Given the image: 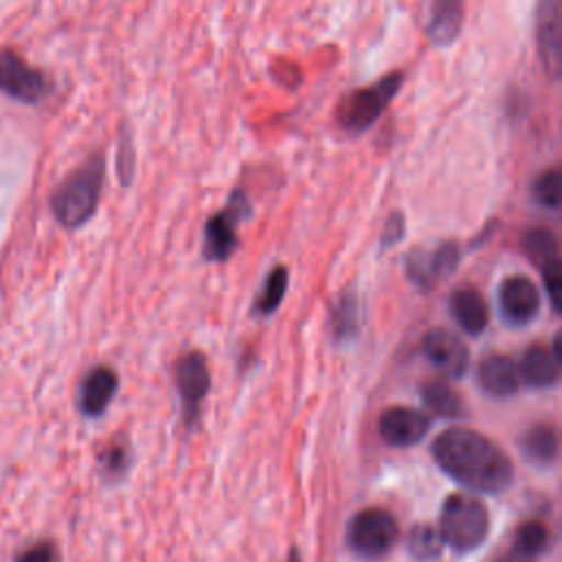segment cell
I'll return each instance as SVG.
<instances>
[{
    "instance_id": "6da1fadb",
    "label": "cell",
    "mask_w": 562,
    "mask_h": 562,
    "mask_svg": "<svg viewBox=\"0 0 562 562\" xmlns=\"http://www.w3.org/2000/svg\"><path fill=\"white\" fill-rule=\"evenodd\" d=\"M430 452L439 470L465 490L501 494L514 483L512 459L479 430L446 428L432 441Z\"/></svg>"
},
{
    "instance_id": "7a4b0ae2",
    "label": "cell",
    "mask_w": 562,
    "mask_h": 562,
    "mask_svg": "<svg viewBox=\"0 0 562 562\" xmlns=\"http://www.w3.org/2000/svg\"><path fill=\"white\" fill-rule=\"evenodd\" d=\"M105 182L103 154L88 156L75 167L50 195V211L64 228H81L94 213Z\"/></svg>"
},
{
    "instance_id": "3957f363",
    "label": "cell",
    "mask_w": 562,
    "mask_h": 562,
    "mask_svg": "<svg viewBox=\"0 0 562 562\" xmlns=\"http://www.w3.org/2000/svg\"><path fill=\"white\" fill-rule=\"evenodd\" d=\"M406 81L404 70H391L367 86L347 90L336 105L334 125L347 136H362L389 110Z\"/></svg>"
},
{
    "instance_id": "277c9868",
    "label": "cell",
    "mask_w": 562,
    "mask_h": 562,
    "mask_svg": "<svg viewBox=\"0 0 562 562\" xmlns=\"http://www.w3.org/2000/svg\"><path fill=\"white\" fill-rule=\"evenodd\" d=\"M439 533L443 544L457 553L479 549L490 533V512L472 494H450L439 512Z\"/></svg>"
},
{
    "instance_id": "5b68a950",
    "label": "cell",
    "mask_w": 562,
    "mask_h": 562,
    "mask_svg": "<svg viewBox=\"0 0 562 562\" xmlns=\"http://www.w3.org/2000/svg\"><path fill=\"white\" fill-rule=\"evenodd\" d=\"M250 213L252 206L248 195L241 189H235L226 204L209 215L202 233V255L206 261H226L237 250V226L250 217Z\"/></svg>"
},
{
    "instance_id": "8992f818",
    "label": "cell",
    "mask_w": 562,
    "mask_h": 562,
    "mask_svg": "<svg viewBox=\"0 0 562 562\" xmlns=\"http://www.w3.org/2000/svg\"><path fill=\"white\" fill-rule=\"evenodd\" d=\"M400 538V525L395 516L382 507L360 509L347 527L349 547L369 560L382 558L393 549Z\"/></svg>"
},
{
    "instance_id": "52a82bcc",
    "label": "cell",
    "mask_w": 562,
    "mask_h": 562,
    "mask_svg": "<svg viewBox=\"0 0 562 562\" xmlns=\"http://www.w3.org/2000/svg\"><path fill=\"white\" fill-rule=\"evenodd\" d=\"M53 90V81L46 72L31 66L13 48L0 50V92L18 103L35 105Z\"/></svg>"
},
{
    "instance_id": "ba28073f",
    "label": "cell",
    "mask_w": 562,
    "mask_h": 562,
    "mask_svg": "<svg viewBox=\"0 0 562 562\" xmlns=\"http://www.w3.org/2000/svg\"><path fill=\"white\" fill-rule=\"evenodd\" d=\"M562 0H536L533 9V40L542 72L560 79V42H562Z\"/></svg>"
},
{
    "instance_id": "9c48e42d",
    "label": "cell",
    "mask_w": 562,
    "mask_h": 562,
    "mask_svg": "<svg viewBox=\"0 0 562 562\" xmlns=\"http://www.w3.org/2000/svg\"><path fill=\"white\" fill-rule=\"evenodd\" d=\"M176 386L182 406V419L187 426H193L200 417V406L211 389V373L204 353L189 351L176 362Z\"/></svg>"
},
{
    "instance_id": "30bf717a",
    "label": "cell",
    "mask_w": 562,
    "mask_h": 562,
    "mask_svg": "<svg viewBox=\"0 0 562 562\" xmlns=\"http://www.w3.org/2000/svg\"><path fill=\"white\" fill-rule=\"evenodd\" d=\"M461 250L459 244L446 239L435 248H413L406 255V274L422 290H430L437 281L450 277L459 266Z\"/></svg>"
},
{
    "instance_id": "8fae6325",
    "label": "cell",
    "mask_w": 562,
    "mask_h": 562,
    "mask_svg": "<svg viewBox=\"0 0 562 562\" xmlns=\"http://www.w3.org/2000/svg\"><path fill=\"white\" fill-rule=\"evenodd\" d=\"M422 353L426 360L448 378H461L470 364V351L465 342L450 329L435 327L422 338Z\"/></svg>"
},
{
    "instance_id": "7c38bea8",
    "label": "cell",
    "mask_w": 562,
    "mask_h": 562,
    "mask_svg": "<svg viewBox=\"0 0 562 562\" xmlns=\"http://www.w3.org/2000/svg\"><path fill=\"white\" fill-rule=\"evenodd\" d=\"M498 307L509 325H527L540 312V292L525 274H512L498 285Z\"/></svg>"
},
{
    "instance_id": "4fadbf2b",
    "label": "cell",
    "mask_w": 562,
    "mask_h": 562,
    "mask_svg": "<svg viewBox=\"0 0 562 562\" xmlns=\"http://www.w3.org/2000/svg\"><path fill=\"white\" fill-rule=\"evenodd\" d=\"M465 0H426L424 35L435 48H450L461 37Z\"/></svg>"
},
{
    "instance_id": "5bb4252c",
    "label": "cell",
    "mask_w": 562,
    "mask_h": 562,
    "mask_svg": "<svg viewBox=\"0 0 562 562\" xmlns=\"http://www.w3.org/2000/svg\"><path fill=\"white\" fill-rule=\"evenodd\" d=\"M432 419L413 406H391L380 415V437L395 448H408L419 443L430 430Z\"/></svg>"
},
{
    "instance_id": "9a60e30c",
    "label": "cell",
    "mask_w": 562,
    "mask_h": 562,
    "mask_svg": "<svg viewBox=\"0 0 562 562\" xmlns=\"http://www.w3.org/2000/svg\"><path fill=\"white\" fill-rule=\"evenodd\" d=\"M119 389V375L112 367L99 364L90 369L79 389V408L86 417H99Z\"/></svg>"
},
{
    "instance_id": "2e32d148",
    "label": "cell",
    "mask_w": 562,
    "mask_h": 562,
    "mask_svg": "<svg viewBox=\"0 0 562 562\" xmlns=\"http://www.w3.org/2000/svg\"><path fill=\"white\" fill-rule=\"evenodd\" d=\"M481 389L492 397H509L518 391L520 378L516 362L505 353L485 356L476 369Z\"/></svg>"
},
{
    "instance_id": "e0dca14e",
    "label": "cell",
    "mask_w": 562,
    "mask_h": 562,
    "mask_svg": "<svg viewBox=\"0 0 562 562\" xmlns=\"http://www.w3.org/2000/svg\"><path fill=\"white\" fill-rule=\"evenodd\" d=\"M518 378L531 389H551L560 380V360L544 345H531L522 351Z\"/></svg>"
},
{
    "instance_id": "ac0fdd59",
    "label": "cell",
    "mask_w": 562,
    "mask_h": 562,
    "mask_svg": "<svg viewBox=\"0 0 562 562\" xmlns=\"http://www.w3.org/2000/svg\"><path fill=\"white\" fill-rule=\"evenodd\" d=\"M448 307H450V316L465 334L479 336L487 327V321H490L487 303L476 288L454 290L448 299Z\"/></svg>"
},
{
    "instance_id": "d6986e66",
    "label": "cell",
    "mask_w": 562,
    "mask_h": 562,
    "mask_svg": "<svg viewBox=\"0 0 562 562\" xmlns=\"http://www.w3.org/2000/svg\"><path fill=\"white\" fill-rule=\"evenodd\" d=\"M518 446L522 457L538 465L553 463L558 459V448H560L558 432L547 424H538L525 430L522 437L518 439Z\"/></svg>"
},
{
    "instance_id": "ffe728a7",
    "label": "cell",
    "mask_w": 562,
    "mask_h": 562,
    "mask_svg": "<svg viewBox=\"0 0 562 562\" xmlns=\"http://www.w3.org/2000/svg\"><path fill=\"white\" fill-rule=\"evenodd\" d=\"M520 250L522 255L538 266L540 270L553 261H558V237L547 226H531L520 233Z\"/></svg>"
},
{
    "instance_id": "44dd1931",
    "label": "cell",
    "mask_w": 562,
    "mask_h": 562,
    "mask_svg": "<svg viewBox=\"0 0 562 562\" xmlns=\"http://www.w3.org/2000/svg\"><path fill=\"white\" fill-rule=\"evenodd\" d=\"M422 402L426 404L428 411H432L439 417H461L465 413L461 395L448 382L441 380H432L422 386Z\"/></svg>"
},
{
    "instance_id": "7402d4cb",
    "label": "cell",
    "mask_w": 562,
    "mask_h": 562,
    "mask_svg": "<svg viewBox=\"0 0 562 562\" xmlns=\"http://www.w3.org/2000/svg\"><path fill=\"white\" fill-rule=\"evenodd\" d=\"M360 329V305L351 290L342 292L331 307V334L338 342L356 338Z\"/></svg>"
},
{
    "instance_id": "603a6c76",
    "label": "cell",
    "mask_w": 562,
    "mask_h": 562,
    "mask_svg": "<svg viewBox=\"0 0 562 562\" xmlns=\"http://www.w3.org/2000/svg\"><path fill=\"white\" fill-rule=\"evenodd\" d=\"M285 290H288V268L285 266H274L266 281H263V288L255 301V314H261V316H268L272 314L283 296H285Z\"/></svg>"
},
{
    "instance_id": "cb8c5ba5",
    "label": "cell",
    "mask_w": 562,
    "mask_h": 562,
    "mask_svg": "<svg viewBox=\"0 0 562 562\" xmlns=\"http://www.w3.org/2000/svg\"><path fill=\"white\" fill-rule=\"evenodd\" d=\"M406 549L415 560H437L443 551V540L439 529L430 525H415L406 533Z\"/></svg>"
},
{
    "instance_id": "d4e9b609",
    "label": "cell",
    "mask_w": 562,
    "mask_h": 562,
    "mask_svg": "<svg viewBox=\"0 0 562 562\" xmlns=\"http://www.w3.org/2000/svg\"><path fill=\"white\" fill-rule=\"evenodd\" d=\"M116 178L123 187H130L136 176V147H134V136L127 123L119 127V138H116Z\"/></svg>"
},
{
    "instance_id": "484cf974",
    "label": "cell",
    "mask_w": 562,
    "mask_h": 562,
    "mask_svg": "<svg viewBox=\"0 0 562 562\" xmlns=\"http://www.w3.org/2000/svg\"><path fill=\"white\" fill-rule=\"evenodd\" d=\"M549 540H551V533L540 520H527L516 529L514 549L536 558L549 549Z\"/></svg>"
},
{
    "instance_id": "4316f807",
    "label": "cell",
    "mask_w": 562,
    "mask_h": 562,
    "mask_svg": "<svg viewBox=\"0 0 562 562\" xmlns=\"http://www.w3.org/2000/svg\"><path fill=\"white\" fill-rule=\"evenodd\" d=\"M531 198L536 204L555 211L560 206V169L547 167L531 182Z\"/></svg>"
},
{
    "instance_id": "83f0119b",
    "label": "cell",
    "mask_w": 562,
    "mask_h": 562,
    "mask_svg": "<svg viewBox=\"0 0 562 562\" xmlns=\"http://www.w3.org/2000/svg\"><path fill=\"white\" fill-rule=\"evenodd\" d=\"M99 465H101V474L105 481H119L125 476L127 468H130V448L123 441H114L110 443L101 457H99Z\"/></svg>"
},
{
    "instance_id": "f1b7e54d",
    "label": "cell",
    "mask_w": 562,
    "mask_h": 562,
    "mask_svg": "<svg viewBox=\"0 0 562 562\" xmlns=\"http://www.w3.org/2000/svg\"><path fill=\"white\" fill-rule=\"evenodd\" d=\"M15 562H61L59 549L50 540H37L18 553Z\"/></svg>"
},
{
    "instance_id": "f546056e",
    "label": "cell",
    "mask_w": 562,
    "mask_h": 562,
    "mask_svg": "<svg viewBox=\"0 0 562 562\" xmlns=\"http://www.w3.org/2000/svg\"><path fill=\"white\" fill-rule=\"evenodd\" d=\"M404 233H406V217L402 211H393L384 222V228L380 235V248L397 246L404 239Z\"/></svg>"
},
{
    "instance_id": "4dcf8cb0",
    "label": "cell",
    "mask_w": 562,
    "mask_h": 562,
    "mask_svg": "<svg viewBox=\"0 0 562 562\" xmlns=\"http://www.w3.org/2000/svg\"><path fill=\"white\" fill-rule=\"evenodd\" d=\"M540 272H542V281H544V290H547L549 303L558 312L560 310L558 307V292L562 288V266H560V259L549 263V266H544Z\"/></svg>"
},
{
    "instance_id": "1f68e13d",
    "label": "cell",
    "mask_w": 562,
    "mask_h": 562,
    "mask_svg": "<svg viewBox=\"0 0 562 562\" xmlns=\"http://www.w3.org/2000/svg\"><path fill=\"white\" fill-rule=\"evenodd\" d=\"M496 562H536V558L533 555H527V553H522V551H518V549H509V551H505L501 558H496Z\"/></svg>"
},
{
    "instance_id": "d6a6232c",
    "label": "cell",
    "mask_w": 562,
    "mask_h": 562,
    "mask_svg": "<svg viewBox=\"0 0 562 562\" xmlns=\"http://www.w3.org/2000/svg\"><path fill=\"white\" fill-rule=\"evenodd\" d=\"M285 562H301V555H299V551L296 549H292L290 551V555H288V560Z\"/></svg>"
}]
</instances>
